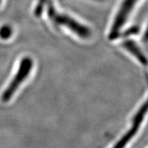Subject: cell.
I'll return each mask as SVG.
<instances>
[{
	"label": "cell",
	"instance_id": "1",
	"mask_svg": "<svg viewBox=\"0 0 148 148\" xmlns=\"http://www.w3.org/2000/svg\"><path fill=\"white\" fill-rule=\"evenodd\" d=\"M148 84V74H146ZM148 114V95L145 100L139 106L138 110L136 111L133 115L131 123L127 131L120 137L119 139L116 140V143L112 146V148H125L128 143L136 136L143 124V121Z\"/></svg>",
	"mask_w": 148,
	"mask_h": 148
},
{
	"label": "cell",
	"instance_id": "2",
	"mask_svg": "<svg viewBox=\"0 0 148 148\" xmlns=\"http://www.w3.org/2000/svg\"><path fill=\"white\" fill-rule=\"evenodd\" d=\"M33 66V61L29 57H25L20 62L17 73L14 75L13 79L8 85L6 90H4L1 96V100L3 102H7L11 99L18 89V86L27 78L30 73Z\"/></svg>",
	"mask_w": 148,
	"mask_h": 148
},
{
	"label": "cell",
	"instance_id": "3",
	"mask_svg": "<svg viewBox=\"0 0 148 148\" xmlns=\"http://www.w3.org/2000/svg\"><path fill=\"white\" fill-rule=\"evenodd\" d=\"M54 19L57 23L66 27L79 38H88L91 35V32L89 28L73 18L69 17V16L58 14L55 16Z\"/></svg>",
	"mask_w": 148,
	"mask_h": 148
},
{
	"label": "cell",
	"instance_id": "4",
	"mask_svg": "<svg viewBox=\"0 0 148 148\" xmlns=\"http://www.w3.org/2000/svg\"><path fill=\"white\" fill-rule=\"evenodd\" d=\"M137 0H125L122 4V7L118 12L116 17L114 20L112 27H111L109 38L110 39H114L119 34L120 30L126 21L130 10L134 7V5Z\"/></svg>",
	"mask_w": 148,
	"mask_h": 148
},
{
	"label": "cell",
	"instance_id": "5",
	"mask_svg": "<svg viewBox=\"0 0 148 148\" xmlns=\"http://www.w3.org/2000/svg\"><path fill=\"white\" fill-rule=\"evenodd\" d=\"M122 45L125 50L128 51L140 64L144 66H148V58L134 41H125Z\"/></svg>",
	"mask_w": 148,
	"mask_h": 148
},
{
	"label": "cell",
	"instance_id": "6",
	"mask_svg": "<svg viewBox=\"0 0 148 148\" xmlns=\"http://www.w3.org/2000/svg\"><path fill=\"white\" fill-rule=\"evenodd\" d=\"M10 31H9V29H5V30H4V31H3V30H1V36L3 37V38H8V36H10Z\"/></svg>",
	"mask_w": 148,
	"mask_h": 148
},
{
	"label": "cell",
	"instance_id": "7",
	"mask_svg": "<svg viewBox=\"0 0 148 148\" xmlns=\"http://www.w3.org/2000/svg\"><path fill=\"white\" fill-rule=\"evenodd\" d=\"M143 38L144 42H146V43H148V25H147V28H146V29H145V33H144Z\"/></svg>",
	"mask_w": 148,
	"mask_h": 148
}]
</instances>
